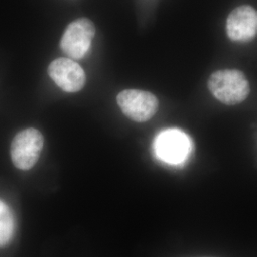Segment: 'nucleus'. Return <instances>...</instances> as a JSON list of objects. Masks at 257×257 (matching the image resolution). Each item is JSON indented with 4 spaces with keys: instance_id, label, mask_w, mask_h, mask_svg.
<instances>
[{
    "instance_id": "1",
    "label": "nucleus",
    "mask_w": 257,
    "mask_h": 257,
    "mask_svg": "<svg viewBox=\"0 0 257 257\" xmlns=\"http://www.w3.org/2000/svg\"><path fill=\"white\" fill-rule=\"evenodd\" d=\"M208 87L212 95L226 105H237L249 94V84L238 70H220L211 74Z\"/></svg>"
},
{
    "instance_id": "2",
    "label": "nucleus",
    "mask_w": 257,
    "mask_h": 257,
    "mask_svg": "<svg viewBox=\"0 0 257 257\" xmlns=\"http://www.w3.org/2000/svg\"><path fill=\"white\" fill-rule=\"evenodd\" d=\"M154 148L156 156L161 161L170 165H180L189 158L193 144L184 132L170 128L156 137Z\"/></svg>"
},
{
    "instance_id": "3",
    "label": "nucleus",
    "mask_w": 257,
    "mask_h": 257,
    "mask_svg": "<svg viewBox=\"0 0 257 257\" xmlns=\"http://www.w3.org/2000/svg\"><path fill=\"white\" fill-rule=\"evenodd\" d=\"M43 136L37 128L21 131L13 139L11 145V158L19 170L32 169L40 156L43 149Z\"/></svg>"
},
{
    "instance_id": "4",
    "label": "nucleus",
    "mask_w": 257,
    "mask_h": 257,
    "mask_svg": "<svg viewBox=\"0 0 257 257\" xmlns=\"http://www.w3.org/2000/svg\"><path fill=\"white\" fill-rule=\"evenodd\" d=\"M95 28L88 19H78L66 28L60 41L61 50L73 59L83 58L89 52Z\"/></svg>"
},
{
    "instance_id": "5",
    "label": "nucleus",
    "mask_w": 257,
    "mask_h": 257,
    "mask_svg": "<svg viewBox=\"0 0 257 257\" xmlns=\"http://www.w3.org/2000/svg\"><path fill=\"white\" fill-rule=\"evenodd\" d=\"M117 103L130 119L146 122L158 110V99L152 92L140 90H125L117 95Z\"/></svg>"
},
{
    "instance_id": "6",
    "label": "nucleus",
    "mask_w": 257,
    "mask_h": 257,
    "mask_svg": "<svg viewBox=\"0 0 257 257\" xmlns=\"http://www.w3.org/2000/svg\"><path fill=\"white\" fill-rule=\"evenodd\" d=\"M48 73L65 92H78L86 82V75L81 66L69 58L60 57L54 60L49 66Z\"/></svg>"
},
{
    "instance_id": "7",
    "label": "nucleus",
    "mask_w": 257,
    "mask_h": 257,
    "mask_svg": "<svg viewBox=\"0 0 257 257\" xmlns=\"http://www.w3.org/2000/svg\"><path fill=\"white\" fill-rule=\"evenodd\" d=\"M226 28L232 41H251L257 36L256 10L248 5L235 8L228 17Z\"/></svg>"
},
{
    "instance_id": "8",
    "label": "nucleus",
    "mask_w": 257,
    "mask_h": 257,
    "mask_svg": "<svg viewBox=\"0 0 257 257\" xmlns=\"http://www.w3.org/2000/svg\"><path fill=\"white\" fill-rule=\"evenodd\" d=\"M15 231V219L9 207L0 200V247L7 245Z\"/></svg>"
}]
</instances>
